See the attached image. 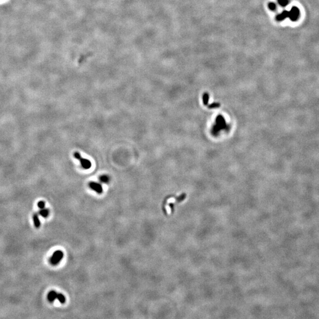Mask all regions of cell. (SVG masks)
I'll return each mask as SVG.
<instances>
[{"mask_svg": "<svg viewBox=\"0 0 319 319\" xmlns=\"http://www.w3.org/2000/svg\"><path fill=\"white\" fill-rule=\"evenodd\" d=\"M64 256L63 252L60 250L56 251L50 259V262L53 265H58L63 259Z\"/></svg>", "mask_w": 319, "mask_h": 319, "instance_id": "obj_1", "label": "cell"}, {"mask_svg": "<svg viewBox=\"0 0 319 319\" xmlns=\"http://www.w3.org/2000/svg\"><path fill=\"white\" fill-rule=\"evenodd\" d=\"M99 180L102 183H108L110 182V177L107 175H102L99 177Z\"/></svg>", "mask_w": 319, "mask_h": 319, "instance_id": "obj_9", "label": "cell"}, {"mask_svg": "<svg viewBox=\"0 0 319 319\" xmlns=\"http://www.w3.org/2000/svg\"><path fill=\"white\" fill-rule=\"evenodd\" d=\"M74 157L80 161V164H81V165H82V166L83 169L87 170V169H89L91 167V166H92L91 162L89 160H88L82 157V156L80 155L79 153L75 152L74 153Z\"/></svg>", "mask_w": 319, "mask_h": 319, "instance_id": "obj_2", "label": "cell"}, {"mask_svg": "<svg viewBox=\"0 0 319 319\" xmlns=\"http://www.w3.org/2000/svg\"><path fill=\"white\" fill-rule=\"evenodd\" d=\"M37 206L40 209H43L45 207V203L43 201H40L39 202H38Z\"/></svg>", "mask_w": 319, "mask_h": 319, "instance_id": "obj_10", "label": "cell"}, {"mask_svg": "<svg viewBox=\"0 0 319 319\" xmlns=\"http://www.w3.org/2000/svg\"><path fill=\"white\" fill-rule=\"evenodd\" d=\"M278 2H279V4H280L281 6H286V5L288 4V0H278Z\"/></svg>", "mask_w": 319, "mask_h": 319, "instance_id": "obj_11", "label": "cell"}, {"mask_svg": "<svg viewBox=\"0 0 319 319\" xmlns=\"http://www.w3.org/2000/svg\"><path fill=\"white\" fill-rule=\"evenodd\" d=\"M39 214L44 218H47L49 215V210L48 209H45V208L42 209L39 212Z\"/></svg>", "mask_w": 319, "mask_h": 319, "instance_id": "obj_8", "label": "cell"}, {"mask_svg": "<svg viewBox=\"0 0 319 319\" xmlns=\"http://www.w3.org/2000/svg\"><path fill=\"white\" fill-rule=\"evenodd\" d=\"M89 187L96 191L98 194H101L103 192V188L101 184L98 183H96L94 182H91L89 184Z\"/></svg>", "mask_w": 319, "mask_h": 319, "instance_id": "obj_4", "label": "cell"}, {"mask_svg": "<svg viewBox=\"0 0 319 319\" xmlns=\"http://www.w3.org/2000/svg\"><path fill=\"white\" fill-rule=\"evenodd\" d=\"M56 294H57V292L54 290H52L47 295V299L49 302L50 303L54 302V301L56 299Z\"/></svg>", "mask_w": 319, "mask_h": 319, "instance_id": "obj_5", "label": "cell"}, {"mask_svg": "<svg viewBox=\"0 0 319 319\" xmlns=\"http://www.w3.org/2000/svg\"><path fill=\"white\" fill-rule=\"evenodd\" d=\"M300 16V10L297 7H294L292 8L290 11H289V17L290 19L293 21H297Z\"/></svg>", "mask_w": 319, "mask_h": 319, "instance_id": "obj_3", "label": "cell"}, {"mask_svg": "<svg viewBox=\"0 0 319 319\" xmlns=\"http://www.w3.org/2000/svg\"><path fill=\"white\" fill-rule=\"evenodd\" d=\"M56 299H58L59 302L62 304H64L66 302V298L64 296L63 294H61V293H57V294H56Z\"/></svg>", "mask_w": 319, "mask_h": 319, "instance_id": "obj_7", "label": "cell"}, {"mask_svg": "<svg viewBox=\"0 0 319 319\" xmlns=\"http://www.w3.org/2000/svg\"><path fill=\"white\" fill-rule=\"evenodd\" d=\"M33 219L35 226L37 228H39L40 226V221L39 220L38 214H34L33 216Z\"/></svg>", "mask_w": 319, "mask_h": 319, "instance_id": "obj_6", "label": "cell"}]
</instances>
